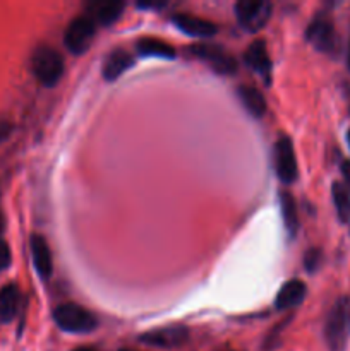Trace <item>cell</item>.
Here are the masks:
<instances>
[{"mask_svg":"<svg viewBox=\"0 0 350 351\" xmlns=\"http://www.w3.org/2000/svg\"><path fill=\"white\" fill-rule=\"evenodd\" d=\"M124 3L122 2H102V3H95L91 7L93 14L91 17L93 21H98L100 24H112L113 21H117L122 14Z\"/></svg>","mask_w":350,"mask_h":351,"instance_id":"18","label":"cell"},{"mask_svg":"<svg viewBox=\"0 0 350 351\" xmlns=\"http://www.w3.org/2000/svg\"><path fill=\"white\" fill-rule=\"evenodd\" d=\"M237 96H239L240 103L246 106V110L250 115H264V112H266V101H264L263 95L256 88H253V86H240V88H237Z\"/></svg>","mask_w":350,"mask_h":351,"instance_id":"16","label":"cell"},{"mask_svg":"<svg viewBox=\"0 0 350 351\" xmlns=\"http://www.w3.org/2000/svg\"><path fill=\"white\" fill-rule=\"evenodd\" d=\"M319 263V252L318 250H311V252L305 256V267H307L309 271H314L316 266H318Z\"/></svg>","mask_w":350,"mask_h":351,"instance_id":"22","label":"cell"},{"mask_svg":"<svg viewBox=\"0 0 350 351\" xmlns=\"http://www.w3.org/2000/svg\"><path fill=\"white\" fill-rule=\"evenodd\" d=\"M96 33L95 21L89 16L75 17L67 26V31L64 34L65 47L74 55H81L91 47V41Z\"/></svg>","mask_w":350,"mask_h":351,"instance_id":"4","label":"cell"},{"mask_svg":"<svg viewBox=\"0 0 350 351\" xmlns=\"http://www.w3.org/2000/svg\"><path fill=\"white\" fill-rule=\"evenodd\" d=\"M347 141H349V146H350V130H349V134H347Z\"/></svg>","mask_w":350,"mask_h":351,"instance_id":"26","label":"cell"},{"mask_svg":"<svg viewBox=\"0 0 350 351\" xmlns=\"http://www.w3.org/2000/svg\"><path fill=\"white\" fill-rule=\"evenodd\" d=\"M307 40L314 45L318 50L329 51L335 45V31L331 23L326 19H316L307 29Z\"/></svg>","mask_w":350,"mask_h":351,"instance_id":"11","label":"cell"},{"mask_svg":"<svg viewBox=\"0 0 350 351\" xmlns=\"http://www.w3.org/2000/svg\"><path fill=\"white\" fill-rule=\"evenodd\" d=\"M187 336L184 328H165L143 335L141 341L151 346H160V348H175V346H180L187 339Z\"/></svg>","mask_w":350,"mask_h":351,"instance_id":"8","label":"cell"},{"mask_svg":"<svg viewBox=\"0 0 350 351\" xmlns=\"http://www.w3.org/2000/svg\"><path fill=\"white\" fill-rule=\"evenodd\" d=\"M132 55L127 53L126 50H113L106 58L105 65H103V77L106 81H115L132 65Z\"/></svg>","mask_w":350,"mask_h":351,"instance_id":"13","label":"cell"},{"mask_svg":"<svg viewBox=\"0 0 350 351\" xmlns=\"http://www.w3.org/2000/svg\"><path fill=\"white\" fill-rule=\"evenodd\" d=\"M31 71L41 84L51 88L60 81L64 74V60L54 48L40 47L31 57Z\"/></svg>","mask_w":350,"mask_h":351,"instance_id":"2","label":"cell"},{"mask_svg":"<svg viewBox=\"0 0 350 351\" xmlns=\"http://www.w3.org/2000/svg\"><path fill=\"white\" fill-rule=\"evenodd\" d=\"M192 51H194L196 57L206 60L216 72H222V74H230L237 67L235 60L215 45H196V47H192Z\"/></svg>","mask_w":350,"mask_h":351,"instance_id":"7","label":"cell"},{"mask_svg":"<svg viewBox=\"0 0 350 351\" xmlns=\"http://www.w3.org/2000/svg\"><path fill=\"white\" fill-rule=\"evenodd\" d=\"M21 305V293L16 285H7L0 290V319L9 322L16 317Z\"/></svg>","mask_w":350,"mask_h":351,"instance_id":"14","label":"cell"},{"mask_svg":"<svg viewBox=\"0 0 350 351\" xmlns=\"http://www.w3.org/2000/svg\"><path fill=\"white\" fill-rule=\"evenodd\" d=\"M174 23L177 24L178 29L196 38H209L218 31V27L213 23H209V21L196 16H189V14H178V16L174 17Z\"/></svg>","mask_w":350,"mask_h":351,"instance_id":"9","label":"cell"},{"mask_svg":"<svg viewBox=\"0 0 350 351\" xmlns=\"http://www.w3.org/2000/svg\"><path fill=\"white\" fill-rule=\"evenodd\" d=\"M3 226H5V221H3V216L2 213H0V233L3 232Z\"/></svg>","mask_w":350,"mask_h":351,"instance_id":"24","label":"cell"},{"mask_svg":"<svg viewBox=\"0 0 350 351\" xmlns=\"http://www.w3.org/2000/svg\"><path fill=\"white\" fill-rule=\"evenodd\" d=\"M333 202H335L336 215L340 221H350V191L342 184H333Z\"/></svg>","mask_w":350,"mask_h":351,"instance_id":"19","label":"cell"},{"mask_svg":"<svg viewBox=\"0 0 350 351\" xmlns=\"http://www.w3.org/2000/svg\"><path fill=\"white\" fill-rule=\"evenodd\" d=\"M124 351H129V350H124Z\"/></svg>","mask_w":350,"mask_h":351,"instance_id":"28","label":"cell"},{"mask_svg":"<svg viewBox=\"0 0 350 351\" xmlns=\"http://www.w3.org/2000/svg\"><path fill=\"white\" fill-rule=\"evenodd\" d=\"M349 67H350V45H349Z\"/></svg>","mask_w":350,"mask_h":351,"instance_id":"27","label":"cell"},{"mask_svg":"<svg viewBox=\"0 0 350 351\" xmlns=\"http://www.w3.org/2000/svg\"><path fill=\"white\" fill-rule=\"evenodd\" d=\"M280 202H281V213H283L285 226H287L290 237H294L295 232H297V226H299L297 206H295L294 197H292L290 194H287V192H283V194H281Z\"/></svg>","mask_w":350,"mask_h":351,"instance_id":"20","label":"cell"},{"mask_svg":"<svg viewBox=\"0 0 350 351\" xmlns=\"http://www.w3.org/2000/svg\"><path fill=\"white\" fill-rule=\"evenodd\" d=\"M10 264V250L3 240H0V271L7 269Z\"/></svg>","mask_w":350,"mask_h":351,"instance_id":"21","label":"cell"},{"mask_svg":"<svg viewBox=\"0 0 350 351\" xmlns=\"http://www.w3.org/2000/svg\"><path fill=\"white\" fill-rule=\"evenodd\" d=\"M235 16L247 31H259L271 17V3L264 0H242L235 5Z\"/></svg>","mask_w":350,"mask_h":351,"instance_id":"5","label":"cell"},{"mask_svg":"<svg viewBox=\"0 0 350 351\" xmlns=\"http://www.w3.org/2000/svg\"><path fill=\"white\" fill-rule=\"evenodd\" d=\"M275 170L285 184H292L297 178V160L288 137H280L275 144Z\"/></svg>","mask_w":350,"mask_h":351,"instance_id":"6","label":"cell"},{"mask_svg":"<svg viewBox=\"0 0 350 351\" xmlns=\"http://www.w3.org/2000/svg\"><path fill=\"white\" fill-rule=\"evenodd\" d=\"M137 53L143 57H160V58H175V48L167 41L154 40V38H144L137 43Z\"/></svg>","mask_w":350,"mask_h":351,"instance_id":"17","label":"cell"},{"mask_svg":"<svg viewBox=\"0 0 350 351\" xmlns=\"http://www.w3.org/2000/svg\"><path fill=\"white\" fill-rule=\"evenodd\" d=\"M74 351H95V350H91V348H78V350H74Z\"/></svg>","mask_w":350,"mask_h":351,"instance_id":"25","label":"cell"},{"mask_svg":"<svg viewBox=\"0 0 350 351\" xmlns=\"http://www.w3.org/2000/svg\"><path fill=\"white\" fill-rule=\"evenodd\" d=\"M350 338V297H342L329 311L326 341L333 351H342Z\"/></svg>","mask_w":350,"mask_h":351,"instance_id":"1","label":"cell"},{"mask_svg":"<svg viewBox=\"0 0 350 351\" xmlns=\"http://www.w3.org/2000/svg\"><path fill=\"white\" fill-rule=\"evenodd\" d=\"M342 173H343V177H345L347 184H349V187H350V161H343Z\"/></svg>","mask_w":350,"mask_h":351,"instance_id":"23","label":"cell"},{"mask_svg":"<svg viewBox=\"0 0 350 351\" xmlns=\"http://www.w3.org/2000/svg\"><path fill=\"white\" fill-rule=\"evenodd\" d=\"M305 297V285L299 280H292L281 287L277 295V308L287 311V308L297 307Z\"/></svg>","mask_w":350,"mask_h":351,"instance_id":"12","label":"cell"},{"mask_svg":"<svg viewBox=\"0 0 350 351\" xmlns=\"http://www.w3.org/2000/svg\"><path fill=\"white\" fill-rule=\"evenodd\" d=\"M30 245L34 267H36L41 278H48L51 274V269H54V263H51V254L50 249H48L47 240L40 235H33L30 240Z\"/></svg>","mask_w":350,"mask_h":351,"instance_id":"10","label":"cell"},{"mask_svg":"<svg viewBox=\"0 0 350 351\" xmlns=\"http://www.w3.org/2000/svg\"><path fill=\"white\" fill-rule=\"evenodd\" d=\"M54 319L67 332H89L98 326L95 314L75 304H62L54 311Z\"/></svg>","mask_w":350,"mask_h":351,"instance_id":"3","label":"cell"},{"mask_svg":"<svg viewBox=\"0 0 350 351\" xmlns=\"http://www.w3.org/2000/svg\"><path fill=\"white\" fill-rule=\"evenodd\" d=\"M246 62L250 69H254L256 72L259 74L266 75L270 74L271 71V62L270 57H268V50H266V45L263 43L261 40L254 41L246 51Z\"/></svg>","mask_w":350,"mask_h":351,"instance_id":"15","label":"cell"}]
</instances>
